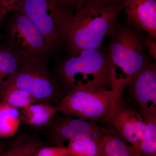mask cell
<instances>
[{
  "label": "cell",
  "mask_w": 156,
  "mask_h": 156,
  "mask_svg": "<svg viewBox=\"0 0 156 156\" xmlns=\"http://www.w3.org/2000/svg\"><path fill=\"white\" fill-rule=\"evenodd\" d=\"M122 5L87 3L73 14L67 26L65 41L72 55L81 50L101 48L104 39L117 25Z\"/></svg>",
  "instance_id": "6da1fadb"
},
{
  "label": "cell",
  "mask_w": 156,
  "mask_h": 156,
  "mask_svg": "<svg viewBox=\"0 0 156 156\" xmlns=\"http://www.w3.org/2000/svg\"><path fill=\"white\" fill-rule=\"evenodd\" d=\"M58 73L66 94L76 88L112 89L108 54L101 48L72 55L61 62Z\"/></svg>",
  "instance_id": "7a4b0ae2"
},
{
  "label": "cell",
  "mask_w": 156,
  "mask_h": 156,
  "mask_svg": "<svg viewBox=\"0 0 156 156\" xmlns=\"http://www.w3.org/2000/svg\"><path fill=\"white\" fill-rule=\"evenodd\" d=\"M110 36L112 89L122 98L124 89L145 62L143 41L133 29L126 26L116 25Z\"/></svg>",
  "instance_id": "3957f363"
},
{
  "label": "cell",
  "mask_w": 156,
  "mask_h": 156,
  "mask_svg": "<svg viewBox=\"0 0 156 156\" xmlns=\"http://www.w3.org/2000/svg\"><path fill=\"white\" fill-rule=\"evenodd\" d=\"M17 12L34 23L51 53L65 41L66 28L73 14L62 0H25Z\"/></svg>",
  "instance_id": "277c9868"
},
{
  "label": "cell",
  "mask_w": 156,
  "mask_h": 156,
  "mask_svg": "<svg viewBox=\"0 0 156 156\" xmlns=\"http://www.w3.org/2000/svg\"><path fill=\"white\" fill-rule=\"evenodd\" d=\"M122 100L111 90L76 88L62 97L57 108L66 115L95 122H105L115 103Z\"/></svg>",
  "instance_id": "5b68a950"
},
{
  "label": "cell",
  "mask_w": 156,
  "mask_h": 156,
  "mask_svg": "<svg viewBox=\"0 0 156 156\" xmlns=\"http://www.w3.org/2000/svg\"><path fill=\"white\" fill-rule=\"evenodd\" d=\"M48 56L20 55V67L9 85L29 92L38 102L61 100V91L48 69Z\"/></svg>",
  "instance_id": "8992f818"
},
{
  "label": "cell",
  "mask_w": 156,
  "mask_h": 156,
  "mask_svg": "<svg viewBox=\"0 0 156 156\" xmlns=\"http://www.w3.org/2000/svg\"><path fill=\"white\" fill-rule=\"evenodd\" d=\"M48 125L50 140L56 146L65 147L67 140L79 143L102 141L108 129L97 123L80 119L53 117Z\"/></svg>",
  "instance_id": "52a82bcc"
},
{
  "label": "cell",
  "mask_w": 156,
  "mask_h": 156,
  "mask_svg": "<svg viewBox=\"0 0 156 156\" xmlns=\"http://www.w3.org/2000/svg\"><path fill=\"white\" fill-rule=\"evenodd\" d=\"M16 12L9 28L10 47L20 55L51 53L41 33L25 14Z\"/></svg>",
  "instance_id": "ba28073f"
},
{
  "label": "cell",
  "mask_w": 156,
  "mask_h": 156,
  "mask_svg": "<svg viewBox=\"0 0 156 156\" xmlns=\"http://www.w3.org/2000/svg\"><path fill=\"white\" fill-rule=\"evenodd\" d=\"M106 122L110 124L123 139L139 152L140 145L145 128V123L140 112L124 106L122 100H118Z\"/></svg>",
  "instance_id": "9c48e42d"
},
{
  "label": "cell",
  "mask_w": 156,
  "mask_h": 156,
  "mask_svg": "<svg viewBox=\"0 0 156 156\" xmlns=\"http://www.w3.org/2000/svg\"><path fill=\"white\" fill-rule=\"evenodd\" d=\"M140 113L156 111V66L146 58L144 64L128 84Z\"/></svg>",
  "instance_id": "30bf717a"
},
{
  "label": "cell",
  "mask_w": 156,
  "mask_h": 156,
  "mask_svg": "<svg viewBox=\"0 0 156 156\" xmlns=\"http://www.w3.org/2000/svg\"><path fill=\"white\" fill-rule=\"evenodd\" d=\"M122 5L128 23L155 41L156 0H123Z\"/></svg>",
  "instance_id": "8fae6325"
},
{
  "label": "cell",
  "mask_w": 156,
  "mask_h": 156,
  "mask_svg": "<svg viewBox=\"0 0 156 156\" xmlns=\"http://www.w3.org/2000/svg\"><path fill=\"white\" fill-rule=\"evenodd\" d=\"M57 108L47 102H37L22 108L21 121L24 124L33 127L48 125L55 116Z\"/></svg>",
  "instance_id": "7c38bea8"
},
{
  "label": "cell",
  "mask_w": 156,
  "mask_h": 156,
  "mask_svg": "<svg viewBox=\"0 0 156 156\" xmlns=\"http://www.w3.org/2000/svg\"><path fill=\"white\" fill-rule=\"evenodd\" d=\"M99 156H141L118 133L108 130L101 144Z\"/></svg>",
  "instance_id": "4fadbf2b"
},
{
  "label": "cell",
  "mask_w": 156,
  "mask_h": 156,
  "mask_svg": "<svg viewBox=\"0 0 156 156\" xmlns=\"http://www.w3.org/2000/svg\"><path fill=\"white\" fill-rule=\"evenodd\" d=\"M20 55L9 46L0 48V92L11 83L19 69Z\"/></svg>",
  "instance_id": "5bb4252c"
},
{
  "label": "cell",
  "mask_w": 156,
  "mask_h": 156,
  "mask_svg": "<svg viewBox=\"0 0 156 156\" xmlns=\"http://www.w3.org/2000/svg\"><path fill=\"white\" fill-rule=\"evenodd\" d=\"M145 124L139 147L141 156H156V111L140 113Z\"/></svg>",
  "instance_id": "9a60e30c"
},
{
  "label": "cell",
  "mask_w": 156,
  "mask_h": 156,
  "mask_svg": "<svg viewBox=\"0 0 156 156\" xmlns=\"http://www.w3.org/2000/svg\"><path fill=\"white\" fill-rule=\"evenodd\" d=\"M21 122L18 108L0 101V136L11 137L17 133Z\"/></svg>",
  "instance_id": "2e32d148"
},
{
  "label": "cell",
  "mask_w": 156,
  "mask_h": 156,
  "mask_svg": "<svg viewBox=\"0 0 156 156\" xmlns=\"http://www.w3.org/2000/svg\"><path fill=\"white\" fill-rule=\"evenodd\" d=\"M43 147L42 143L30 136L24 135L15 140L0 153V156H29Z\"/></svg>",
  "instance_id": "e0dca14e"
},
{
  "label": "cell",
  "mask_w": 156,
  "mask_h": 156,
  "mask_svg": "<svg viewBox=\"0 0 156 156\" xmlns=\"http://www.w3.org/2000/svg\"><path fill=\"white\" fill-rule=\"evenodd\" d=\"M1 102L16 108H25L38 102L29 92L14 86L9 85L0 92Z\"/></svg>",
  "instance_id": "ac0fdd59"
},
{
  "label": "cell",
  "mask_w": 156,
  "mask_h": 156,
  "mask_svg": "<svg viewBox=\"0 0 156 156\" xmlns=\"http://www.w3.org/2000/svg\"><path fill=\"white\" fill-rule=\"evenodd\" d=\"M102 141L92 140L86 143L69 141L66 147L68 154L71 156H99Z\"/></svg>",
  "instance_id": "d6986e66"
},
{
  "label": "cell",
  "mask_w": 156,
  "mask_h": 156,
  "mask_svg": "<svg viewBox=\"0 0 156 156\" xmlns=\"http://www.w3.org/2000/svg\"><path fill=\"white\" fill-rule=\"evenodd\" d=\"M67 154L68 151L66 147H43L32 156H64Z\"/></svg>",
  "instance_id": "ffe728a7"
},
{
  "label": "cell",
  "mask_w": 156,
  "mask_h": 156,
  "mask_svg": "<svg viewBox=\"0 0 156 156\" xmlns=\"http://www.w3.org/2000/svg\"><path fill=\"white\" fill-rule=\"evenodd\" d=\"M25 0H0V9L6 14L11 11L17 12Z\"/></svg>",
  "instance_id": "44dd1931"
},
{
  "label": "cell",
  "mask_w": 156,
  "mask_h": 156,
  "mask_svg": "<svg viewBox=\"0 0 156 156\" xmlns=\"http://www.w3.org/2000/svg\"><path fill=\"white\" fill-rule=\"evenodd\" d=\"M69 8L71 10H76L78 8L84 5L88 2L89 0H62Z\"/></svg>",
  "instance_id": "7402d4cb"
},
{
  "label": "cell",
  "mask_w": 156,
  "mask_h": 156,
  "mask_svg": "<svg viewBox=\"0 0 156 156\" xmlns=\"http://www.w3.org/2000/svg\"><path fill=\"white\" fill-rule=\"evenodd\" d=\"M146 45L147 46L149 52L151 56L153 57L155 60H156V43L154 40L150 38H147L145 41Z\"/></svg>",
  "instance_id": "603a6c76"
},
{
  "label": "cell",
  "mask_w": 156,
  "mask_h": 156,
  "mask_svg": "<svg viewBox=\"0 0 156 156\" xmlns=\"http://www.w3.org/2000/svg\"><path fill=\"white\" fill-rule=\"evenodd\" d=\"M123 1V0H89L87 3H94L104 5H122Z\"/></svg>",
  "instance_id": "cb8c5ba5"
},
{
  "label": "cell",
  "mask_w": 156,
  "mask_h": 156,
  "mask_svg": "<svg viewBox=\"0 0 156 156\" xmlns=\"http://www.w3.org/2000/svg\"><path fill=\"white\" fill-rule=\"evenodd\" d=\"M9 144L4 141H0V153L9 147Z\"/></svg>",
  "instance_id": "d4e9b609"
},
{
  "label": "cell",
  "mask_w": 156,
  "mask_h": 156,
  "mask_svg": "<svg viewBox=\"0 0 156 156\" xmlns=\"http://www.w3.org/2000/svg\"><path fill=\"white\" fill-rule=\"evenodd\" d=\"M6 14H7L6 13H5L4 11L0 9V26H1V22H2V20Z\"/></svg>",
  "instance_id": "484cf974"
},
{
  "label": "cell",
  "mask_w": 156,
  "mask_h": 156,
  "mask_svg": "<svg viewBox=\"0 0 156 156\" xmlns=\"http://www.w3.org/2000/svg\"><path fill=\"white\" fill-rule=\"evenodd\" d=\"M64 156H70L68 154H66Z\"/></svg>",
  "instance_id": "4316f807"
},
{
  "label": "cell",
  "mask_w": 156,
  "mask_h": 156,
  "mask_svg": "<svg viewBox=\"0 0 156 156\" xmlns=\"http://www.w3.org/2000/svg\"><path fill=\"white\" fill-rule=\"evenodd\" d=\"M32 155H30V156H32Z\"/></svg>",
  "instance_id": "83f0119b"
},
{
  "label": "cell",
  "mask_w": 156,
  "mask_h": 156,
  "mask_svg": "<svg viewBox=\"0 0 156 156\" xmlns=\"http://www.w3.org/2000/svg\"></svg>",
  "instance_id": "f1b7e54d"
}]
</instances>
